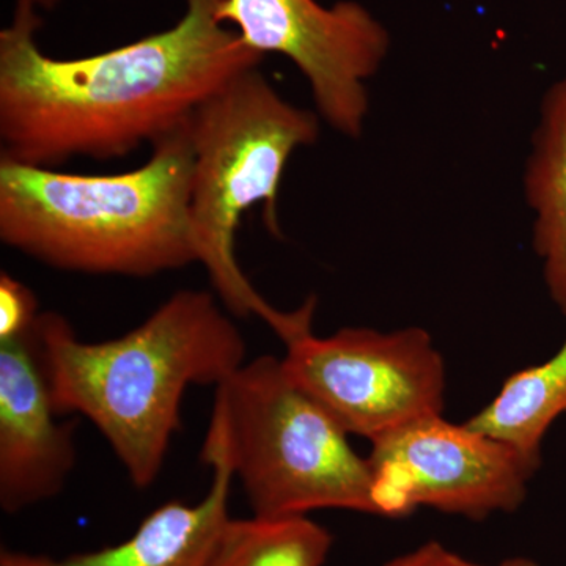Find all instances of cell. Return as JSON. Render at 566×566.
<instances>
[{
    "label": "cell",
    "instance_id": "9a60e30c",
    "mask_svg": "<svg viewBox=\"0 0 566 566\" xmlns=\"http://www.w3.org/2000/svg\"><path fill=\"white\" fill-rule=\"evenodd\" d=\"M381 566H485L449 549L438 539L422 543Z\"/></svg>",
    "mask_w": 566,
    "mask_h": 566
},
{
    "label": "cell",
    "instance_id": "7a4b0ae2",
    "mask_svg": "<svg viewBox=\"0 0 566 566\" xmlns=\"http://www.w3.org/2000/svg\"><path fill=\"white\" fill-rule=\"evenodd\" d=\"M214 294L180 290L122 337L84 342L44 312L35 337L59 416L95 424L134 486L156 482L181 430L191 386H216L245 363L248 345Z\"/></svg>",
    "mask_w": 566,
    "mask_h": 566
},
{
    "label": "cell",
    "instance_id": "5bb4252c",
    "mask_svg": "<svg viewBox=\"0 0 566 566\" xmlns=\"http://www.w3.org/2000/svg\"><path fill=\"white\" fill-rule=\"evenodd\" d=\"M35 293L10 273L0 274V344L31 334L39 319Z\"/></svg>",
    "mask_w": 566,
    "mask_h": 566
},
{
    "label": "cell",
    "instance_id": "8fae6325",
    "mask_svg": "<svg viewBox=\"0 0 566 566\" xmlns=\"http://www.w3.org/2000/svg\"><path fill=\"white\" fill-rule=\"evenodd\" d=\"M523 180L543 282L566 316V71L543 95Z\"/></svg>",
    "mask_w": 566,
    "mask_h": 566
},
{
    "label": "cell",
    "instance_id": "8992f818",
    "mask_svg": "<svg viewBox=\"0 0 566 566\" xmlns=\"http://www.w3.org/2000/svg\"><path fill=\"white\" fill-rule=\"evenodd\" d=\"M282 344L286 375L349 436L371 444L405 424L444 415L446 360L423 327H344L316 337L308 326Z\"/></svg>",
    "mask_w": 566,
    "mask_h": 566
},
{
    "label": "cell",
    "instance_id": "ba28073f",
    "mask_svg": "<svg viewBox=\"0 0 566 566\" xmlns=\"http://www.w3.org/2000/svg\"><path fill=\"white\" fill-rule=\"evenodd\" d=\"M222 24L245 46L293 62L311 87L316 114L348 139H360L370 111L368 82L390 50L386 25L354 0H223Z\"/></svg>",
    "mask_w": 566,
    "mask_h": 566
},
{
    "label": "cell",
    "instance_id": "52a82bcc",
    "mask_svg": "<svg viewBox=\"0 0 566 566\" xmlns=\"http://www.w3.org/2000/svg\"><path fill=\"white\" fill-rule=\"evenodd\" d=\"M378 516L400 520L419 509L485 521L526 502L542 458L468 423L424 417L371 442L367 457Z\"/></svg>",
    "mask_w": 566,
    "mask_h": 566
},
{
    "label": "cell",
    "instance_id": "9c48e42d",
    "mask_svg": "<svg viewBox=\"0 0 566 566\" xmlns=\"http://www.w3.org/2000/svg\"><path fill=\"white\" fill-rule=\"evenodd\" d=\"M74 427L52 401L35 331L0 344V509L7 515L65 488L76 465Z\"/></svg>",
    "mask_w": 566,
    "mask_h": 566
},
{
    "label": "cell",
    "instance_id": "30bf717a",
    "mask_svg": "<svg viewBox=\"0 0 566 566\" xmlns=\"http://www.w3.org/2000/svg\"><path fill=\"white\" fill-rule=\"evenodd\" d=\"M202 457L211 468V485L202 501H169L125 542L92 553L51 557L2 549L0 566H207L226 527L234 482L229 452L218 428H208Z\"/></svg>",
    "mask_w": 566,
    "mask_h": 566
},
{
    "label": "cell",
    "instance_id": "5b68a950",
    "mask_svg": "<svg viewBox=\"0 0 566 566\" xmlns=\"http://www.w3.org/2000/svg\"><path fill=\"white\" fill-rule=\"evenodd\" d=\"M210 424L226 442L253 516H308L318 510L378 516L367 457L294 385L279 357H255L216 387Z\"/></svg>",
    "mask_w": 566,
    "mask_h": 566
},
{
    "label": "cell",
    "instance_id": "7c38bea8",
    "mask_svg": "<svg viewBox=\"0 0 566 566\" xmlns=\"http://www.w3.org/2000/svg\"><path fill=\"white\" fill-rule=\"evenodd\" d=\"M565 415L566 338L546 363L509 376L493 400L465 423L542 458L547 431Z\"/></svg>",
    "mask_w": 566,
    "mask_h": 566
},
{
    "label": "cell",
    "instance_id": "4fadbf2b",
    "mask_svg": "<svg viewBox=\"0 0 566 566\" xmlns=\"http://www.w3.org/2000/svg\"><path fill=\"white\" fill-rule=\"evenodd\" d=\"M334 536L307 515L227 521L207 566H324Z\"/></svg>",
    "mask_w": 566,
    "mask_h": 566
},
{
    "label": "cell",
    "instance_id": "3957f363",
    "mask_svg": "<svg viewBox=\"0 0 566 566\" xmlns=\"http://www.w3.org/2000/svg\"><path fill=\"white\" fill-rule=\"evenodd\" d=\"M191 118L125 174H61L0 158V241L73 273L151 277L199 263Z\"/></svg>",
    "mask_w": 566,
    "mask_h": 566
},
{
    "label": "cell",
    "instance_id": "2e32d148",
    "mask_svg": "<svg viewBox=\"0 0 566 566\" xmlns=\"http://www.w3.org/2000/svg\"><path fill=\"white\" fill-rule=\"evenodd\" d=\"M61 0H17L14 14H39V9L52 10Z\"/></svg>",
    "mask_w": 566,
    "mask_h": 566
},
{
    "label": "cell",
    "instance_id": "e0dca14e",
    "mask_svg": "<svg viewBox=\"0 0 566 566\" xmlns=\"http://www.w3.org/2000/svg\"><path fill=\"white\" fill-rule=\"evenodd\" d=\"M497 566H539L534 558L524 556L506 557Z\"/></svg>",
    "mask_w": 566,
    "mask_h": 566
},
{
    "label": "cell",
    "instance_id": "6da1fadb",
    "mask_svg": "<svg viewBox=\"0 0 566 566\" xmlns=\"http://www.w3.org/2000/svg\"><path fill=\"white\" fill-rule=\"evenodd\" d=\"M222 2L186 0L172 29L66 61L40 50V17L14 14L0 33V158L55 169L76 156L122 158L180 128L263 62L219 21Z\"/></svg>",
    "mask_w": 566,
    "mask_h": 566
},
{
    "label": "cell",
    "instance_id": "277c9868",
    "mask_svg": "<svg viewBox=\"0 0 566 566\" xmlns=\"http://www.w3.org/2000/svg\"><path fill=\"white\" fill-rule=\"evenodd\" d=\"M319 115L283 99L259 66L227 82L193 112L191 223L197 260L223 308L259 316L271 329L277 311L253 289L237 260V230L245 211L263 203L268 230L282 238L277 192L294 151L319 137Z\"/></svg>",
    "mask_w": 566,
    "mask_h": 566
}]
</instances>
